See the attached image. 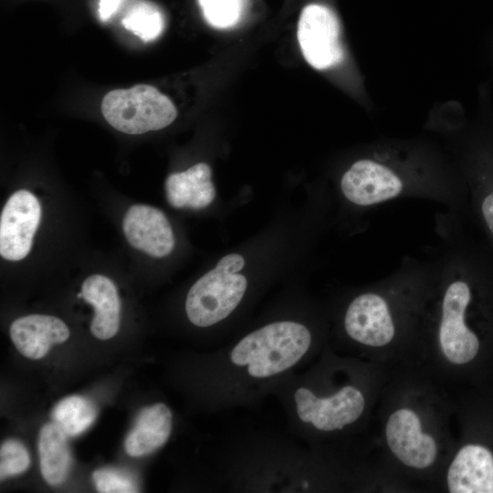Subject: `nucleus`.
Listing matches in <instances>:
<instances>
[{"instance_id":"1","label":"nucleus","mask_w":493,"mask_h":493,"mask_svg":"<svg viewBox=\"0 0 493 493\" xmlns=\"http://www.w3.org/2000/svg\"><path fill=\"white\" fill-rule=\"evenodd\" d=\"M393 164L379 157L356 161L341 176L342 195L362 209L401 198L427 199L458 215L465 194L453 179L433 176L415 168L398 169Z\"/></svg>"},{"instance_id":"2","label":"nucleus","mask_w":493,"mask_h":493,"mask_svg":"<svg viewBox=\"0 0 493 493\" xmlns=\"http://www.w3.org/2000/svg\"><path fill=\"white\" fill-rule=\"evenodd\" d=\"M310 342V332L304 325L278 321L243 338L230 358L237 366L247 365L251 376L265 378L292 367L306 353Z\"/></svg>"},{"instance_id":"3","label":"nucleus","mask_w":493,"mask_h":493,"mask_svg":"<svg viewBox=\"0 0 493 493\" xmlns=\"http://www.w3.org/2000/svg\"><path fill=\"white\" fill-rule=\"evenodd\" d=\"M244 265L245 259L241 255L228 254L192 286L185 309L194 325H214L236 308L247 287L246 278L238 274Z\"/></svg>"},{"instance_id":"4","label":"nucleus","mask_w":493,"mask_h":493,"mask_svg":"<svg viewBox=\"0 0 493 493\" xmlns=\"http://www.w3.org/2000/svg\"><path fill=\"white\" fill-rule=\"evenodd\" d=\"M101 112L113 128L127 134L161 130L177 116L170 99L145 84L108 92L101 102Z\"/></svg>"},{"instance_id":"5","label":"nucleus","mask_w":493,"mask_h":493,"mask_svg":"<svg viewBox=\"0 0 493 493\" xmlns=\"http://www.w3.org/2000/svg\"><path fill=\"white\" fill-rule=\"evenodd\" d=\"M340 24L333 12L322 5H309L301 12L298 40L307 62L317 69L340 63L343 50L340 44Z\"/></svg>"},{"instance_id":"6","label":"nucleus","mask_w":493,"mask_h":493,"mask_svg":"<svg viewBox=\"0 0 493 493\" xmlns=\"http://www.w3.org/2000/svg\"><path fill=\"white\" fill-rule=\"evenodd\" d=\"M344 328L354 341L372 347L391 342L395 335V320L389 299L380 289L363 292L349 304Z\"/></svg>"},{"instance_id":"7","label":"nucleus","mask_w":493,"mask_h":493,"mask_svg":"<svg viewBox=\"0 0 493 493\" xmlns=\"http://www.w3.org/2000/svg\"><path fill=\"white\" fill-rule=\"evenodd\" d=\"M41 219L38 199L27 190L15 192L6 201L0 217V255L18 261L31 250Z\"/></svg>"},{"instance_id":"8","label":"nucleus","mask_w":493,"mask_h":493,"mask_svg":"<svg viewBox=\"0 0 493 493\" xmlns=\"http://www.w3.org/2000/svg\"><path fill=\"white\" fill-rule=\"evenodd\" d=\"M295 402L300 420L321 431L342 429L355 422L364 409L362 393L350 385L326 398H319L309 389L300 387L295 393Z\"/></svg>"},{"instance_id":"9","label":"nucleus","mask_w":493,"mask_h":493,"mask_svg":"<svg viewBox=\"0 0 493 493\" xmlns=\"http://www.w3.org/2000/svg\"><path fill=\"white\" fill-rule=\"evenodd\" d=\"M385 435L392 453L407 467L425 468L436 458L435 441L422 433L419 416L411 409H399L390 415Z\"/></svg>"},{"instance_id":"10","label":"nucleus","mask_w":493,"mask_h":493,"mask_svg":"<svg viewBox=\"0 0 493 493\" xmlns=\"http://www.w3.org/2000/svg\"><path fill=\"white\" fill-rule=\"evenodd\" d=\"M122 229L133 247L152 257H163L174 247V236L167 217L151 205L131 206L124 215Z\"/></svg>"},{"instance_id":"11","label":"nucleus","mask_w":493,"mask_h":493,"mask_svg":"<svg viewBox=\"0 0 493 493\" xmlns=\"http://www.w3.org/2000/svg\"><path fill=\"white\" fill-rule=\"evenodd\" d=\"M451 493H493V451L483 444L463 446L447 471Z\"/></svg>"},{"instance_id":"12","label":"nucleus","mask_w":493,"mask_h":493,"mask_svg":"<svg viewBox=\"0 0 493 493\" xmlns=\"http://www.w3.org/2000/svg\"><path fill=\"white\" fill-rule=\"evenodd\" d=\"M68 326L58 318L32 314L16 319L10 327V338L18 351L26 358H43L53 344L66 341Z\"/></svg>"},{"instance_id":"13","label":"nucleus","mask_w":493,"mask_h":493,"mask_svg":"<svg viewBox=\"0 0 493 493\" xmlns=\"http://www.w3.org/2000/svg\"><path fill=\"white\" fill-rule=\"evenodd\" d=\"M83 299L94 308L90 331L100 340L115 336L120 327L121 302L113 281L102 275L88 277L81 287Z\"/></svg>"},{"instance_id":"14","label":"nucleus","mask_w":493,"mask_h":493,"mask_svg":"<svg viewBox=\"0 0 493 493\" xmlns=\"http://www.w3.org/2000/svg\"><path fill=\"white\" fill-rule=\"evenodd\" d=\"M211 168L199 163L182 173L170 174L165 181L166 198L175 208L200 209L208 206L215 197L211 181Z\"/></svg>"},{"instance_id":"15","label":"nucleus","mask_w":493,"mask_h":493,"mask_svg":"<svg viewBox=\"0 0 493 493\" xmlns=\"http://www.w3.org/2000/svg\"><path fill=\"white\" fill-rule=\"evenodd\" d=\"M172 413L164 404L145 407L125 440L131 456L148 455L165 444L172 431Z\"/></svg>"},{"instance_id":"16","label":"nucleus","mask_w":493,"mask_h":493,"mask_svg":"<svg viewBox=\"0 0 493 493\" xmlns=\"http://www.w3.org/2000/svg\"><path fill=\"white\" fill-rule=\"evenodd\" d=\"M38 454L41 474L46 482L52 486L64 482L70 468L71 455L68 435L55 422L41 428Z\"/></svg>"},{"instance_id":"17","label":"nucleus","mask_w":493,"mask_h":493,"mask_svg":"<svg viewBox=\"0 0 493 493\" xmlns=\"http://www.w3.org/2000/svg\"><path fill=\"white\" fill-rule=\"evenodd\" d=\"M95 404L86 397L68 396L61 400L53 410V418L68 436L85 432L97 417Z\"/></svg>"},{"instance_id":"18","label":"nucleus","mask_w":493,"mask_h":493,"mask_svg":"<svg viewBox=\"0 0 493 493\" xmlns=\"http://www.w3.org/2000/svg\"><path fill=\"white\" fill-rule=\"evenodd\" d=\"M122 25L141 39L152 41L163 31L164 18L162 12L153 4L138 1L122 19Z\"/></svg>"},{"instance_id":"19","label":"nucleus","mask_w":493,"mask_h":493,"mask_svg":"<svg viewBox=\"0 0 493 493\" xmlns=\"http://www.w3.org/2000/svg\"><path fill=\"white\" fill-rule=\"evenodd\" d=\"M205 20L216 28L236 25L241 16L244 0H199Z\"/></svg>"},{"instance_id":"20","label":"nucleus","mask_w":493,"mask_h":493,"mask_svg":"<svg viewBox=\"0 0 493 493\" xmlns=\"http://www.w3.org/2000/svg\"><path fill=\"white\" fill-rule=\"evenodd\" d=\"M30 465V456L17 440L4 442L0 448V477L1 480L25 472Z\"/></svg>"},{"instance_id":"21","label":"nucleus","mask_w":493,"mask_h":493,"mask_svg":"<svg viewBox=\"0 0 493 493\" xmlns=\"http://www.w3.org/2000/svg\"><path fill=\"white\" fill-rule=\"evenodd\" d=\"M97 490L101 493L138 492L134 478L122 470L113 468L97 469L92 474Z\"/></svg>"},{"instance_id":"22","label":"nucleus","mask_w":493,"mask_h":493,"mask_svg":"<svg viewBox=\"0 0 493 493\" xmlns=\"http://www.w3.org/2000/svg\"><path fill=\"white\" fill-rule=\"evenodd\" d=\"M478 207L481 220L493 238V186L480 194Z\"/></svg>"},{"instance_id":"23","label":"nucleus","mask_w":493,"mask_h":493,"mask_svg":"<svg viewBox=\"0 0 493 493\" xmlns=\"http://www.w3.org/2000/svg\"><path fill=\"white\" fill-rule=\"evenodd\" d=\"M121 0H100L99 15L102 21H107L118 10Z\"/></svg>"}]
</instances>
